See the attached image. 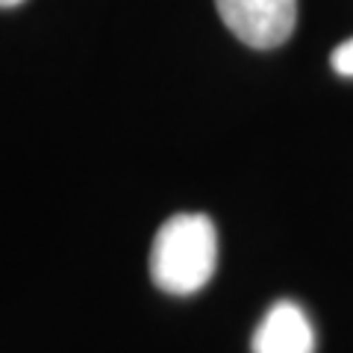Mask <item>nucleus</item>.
<instances>
[{"label":"nucleus","mask_w":353,"mask_h":353,"mask_svg":"<svg viewBox=\"0 0 353 353\" xmlns=\"http://www.w3.org/2000/svg\"><path fill=\"white\" fill-rule=\"evenodd\" d=\"M218 262L215 224L201 212H180L159 227L150 250V277L168 294H194Z\"/></svg>","instance_id":"1"},{"label":"nucleus","mask_w":353,"mask_h":353,"mask_svg":"<svg viewBox=\"0 0 353 353\" xmlns=\"http://www.w3.org/2000/svg\"><path fill=\"white\" fill-rule=\"evenodd\" d=\"M18 3H24V0H0V9H6V6H18Z\"/></svg>","instance_id":"5"},{"label":"nucleus","mask_w":353,"mask_h":353,"mask_svg":"<svg viewBox=\"0 0 353 353\" xmlns=\"http://www.w3.org/2000/svg\"><path fill=\"white\" fill-rule=\"evenodd\" d=\"M315 333L301 306L283 301L268 309L253 336V353H312Z\"/></svg>","instance_id":"3"},{"label":"nucleus","mask_w":353,"mask_h":353,"mask_svg":"<svg viewBox=\"0 0 353 353\" xmlns=\"http://www.w3.org/2000/svg\"><path fill=\"white\" fill-rule=\"evenodd\" d=\"M215 6L227 30L256 50L285 44L297 24V0H215Z\"/></svg>","instance_id":"2"},{"label":"nucleus","mask_w":353,"mask_h":353,"mask_svg":"<svg viewBox=\"0 0 353 353\" xmlns=\"http://www.w3.org/2000/svg\"><path fill=\"white\" fill-rule=\"evenodd\" d=\"M330 62H333V68H336L341 77H353V39L341 41L339 48L333 50Z\"/></svg>","instance_id":"4"}]
</instances>
